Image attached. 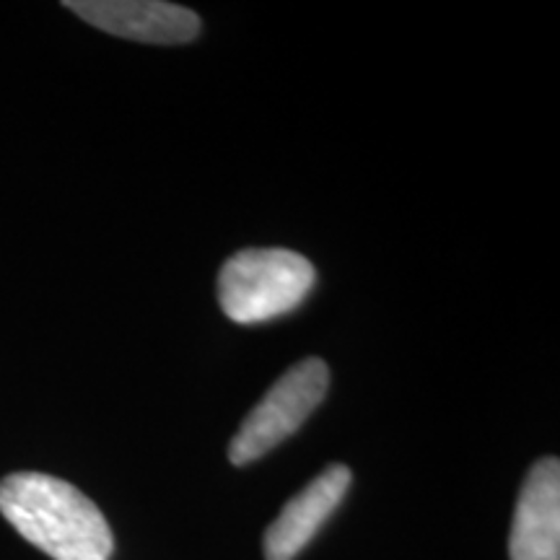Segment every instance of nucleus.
<instances>
[{
    "mask_svg": "<svg viewBox=\"0 0 560 560\" xmlns=\"http://www.w3.org/2000/svg\"><path fill=\"white\" fill-rule=\"evenodd\" d=\"M0 514L52 560H109L115 552V537L100 506L52 475H9L0 482Z\"/></svg>",
    "mask_w": 560,
    "mask_h": 560,
    "instance_id": "obj_1",
    "label": "nucleus"
},
{
    "mask_svg": "<svg viewBox=\"0 0 560 560\" xmlns=\"http://www.w3.org/2000/svg\"><path fill=\"white\" fill-rule=\"evenodd\" d=\"M317 283V270L291 249H244L219 272L221 310L236 325H262L299 310Z\"/></svg>",
    "mask_w": 560,
    "mask_h": 560,
    "instance_id": "obj_2",
    "label": "nucleus"
},
{
    "mask_svg": "<svg viewBox=\"0 0 560 560\" xmlns=\"http://www.w3.org/2000/svg\"><path fill=\"white\" fill-rule=\"evenodd\" d=\"M327 387H330V369L325 361L306 359L293 363L231 439V465H249L293 436L325 400Z\"/></svg>",
    "mask_w": 560,
    "mask_h": 560,
    "instance_id": "obj_3",
    "label": "nucleus"
},
{
    "mask_svg": "<svg viewBox=\"0 0 560 560\" xmlns=\"http://www.w3.org/2000/svg\"><path fill=\"white\" fill-rule=\"evenodd\" d=\"M66 9L96 30L149 45H182L200 34L198 13L164 0H68Z\"/></svg>",
    "mask_w": 560,
    "mask_h": 560,
    "instance_id": "obj_4",
    "label": "nucleus"
},
{
    "mask_svg": "<svg viewBox=\"0 0 560 560\" xmlns=\"http://www.w3.org/2000/svg\"><path fill=\"white\" fill-rule=\"evenodd\" d=\"M353 475L346 465H330L317 475L310 486L301 488L293 499L280 509L278 520L265 532V560H293L310 545L325 522L346 499Z\"/></svg>",
    "mask_w": 560,
    "mask_h": 560,
    "instance_id": "obj_5",
    "label": "nucleus"
},
{
    "mask_svg": "<svg viewBox=\"0 0 560 560\" xmlns=\"http://www.w3.org/2000/svg\"><path fill=\"white\" fill-rule=\"evenodd\" d=\"M511 560H560V462L545 457L527 472L509 537Z\"/></svg>",
    "mask_w": 560,
    "mask_h": 560,
    "instance_id": "obj_6",
    "label": "nucleus"
}]
</instances>
